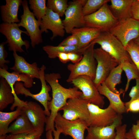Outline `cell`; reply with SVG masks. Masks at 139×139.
<instances>
[{
    "mask_svg": "<svg viewBox=\"0 0 139 139\" xmlns=\"http://www.w3.org/2000/svg\"><path fill=\"white\" fill-rule=\"evenodd\" d=\"M61 77L59 73H53L45 74V78L49 84L52 91L51 100L48 103V107L50 111V115L47 117L45 125L46 131L51 130L54 132L55 129L54 120L58 111L64 106L69 99L80 98L82 93L74 86L68 88L62 86L59 82Z\"/></svg>",
    "mask_w": 139,
    "mask_h": 139,
    "instance_id": "1",
    "label": "cell"
},
{
    "mask_svg": "<svg viewBox=\"0 0 139 139\" xmlns=\"http://www.w3.org/2000/svg\"><path fill=\"white\" fill-rule=\"evenodd\" d=\"M95 44L91 42L83 53V57L80 61L76 64H70L67 66L70 73L67 80V82L72 81L79 76L86 75L93 80L95 79L97 65L94 55Z\"/></svg>",
    "mask_w": 139,
    "mask_h": 139,
    "instance_id": "2",
    "label": "cell"
},
{
    "mask_svg": "<svg viewBox=\"0 0 139 139\" xmlns=\"http://www.w3.org/2000/svg\"><path fill=\"white\" fill-rule=\"evenodd\" d=\"M91 42L100 45V47L114 58L119 64L125 60L132 61L122 43L109 32H101Z\"/></svg>",
    "mask_w": 139,
    "mask_h": 139,
    "instance_id": "3",
    "label": "cell"
},
{
    "mask_svg": "<svg viewBox=\"0 0 139 139\" xmlns=\"http://www.w3.org/2000/svg\"><path fill=\"white\" fill-rule=\"evenodd\" d=\"M84 18L85 27L99 29L102 32H109L118 22L110 10L108 3Z\"/></svg>",
    "mask_w": 139,
    "mask_h": 139,
    "instance_id": "4",
    "label": "cell"
},
{
    "mask_svg": "<svg viewBox=\"0 0 139 139\" xmlns=\"http://www.w3.org/2000/svg\"><path fill=\"white\" fill-rule=\"evenodd\" d=\"M45 66L43 65L39 71V79L41 84V89L38 93L34 94L31 93L30 91L25 88L23 84L20 82H17L14 86V89L17 94H24L26 97L29 96L38 101L43 106L45 113L47 117L50 115V112L48 107V103L50 101L52 98L50 96L49 92L51 89L50 86L46 84L45 78Z\"/></svg>",
    "mask_w": 139,
    "mask_h": 139,
    "instance_id": "5",
    "label": "cell"
},
{
    "mask_svg": "<svg viewBox=\"0 0 139 139\" xmlns=\"http://www.w3.org/2000/svg\"><path fill=\"white\" fill-rule=\"evenodd\" d=\"M18 23H3L0 25V32L4 35L6 38V41L8 44V50L14 52H24L22 48L24 46L27 50L30 47L29 42L27 40H23L21 34L24 33L28 36L29 35L26 31H24L19 28Z\"/></svg>",
    "mask_w": 139,
    "mask_h": 139,
    "instance_id": "6",
    "label": "cell"
},
{
    "mask_svg": "<svg viewBox=\"0 0 139 139\" xmlns=\"http://www.w3.org/2000/svg\"><path fill=\"white\" fill-rule=\"evenodd\" d=\"M22 5L23 13L21 16V19L18 24L20 27L26 29L30 37L31 46L34 48L43 41L42 33L39 29L40 21L36 19L33 12L30 11L27 0L23 1Z\"/></svg>",
    "mask_w": 139,
    "mask_h": 139,
    "instance_id": "7",
    "label": "cell"
},
{
    "mask_svg": "<svg viewBox=\"0 0 139 139\" xmlns=\"http://www.w3.org/2000/svg\"><path fill=\"white\" fill-rule=\"evenodd\" d=\"M81 91L80 98L102 108L105 104L104 97L99 92L93 80L89 76L82 75L75 79L71 83Z\"/></svg>",
    "mask_w": 139,
    "mask_h": 139,
    "instance_id": "8",
    "label": "cell"
},
{
    "mask_svg": "<svg viewBox=\"0 0 139 139\" xmlns=\"http://www.w3.org/2000/svg\"><path fill=\"white\" fill-rule=\"evenodd\" d=\"M87 0H76L70 1L65 13V18L62 20L65 32L71 33L75 28L85 26L83 7Z\"/></svg>",
    "mask_w": 139,
    "mask_h": 139,
    "instance_id": "9",
    "label": "cell"
},
{
    "mask_svg": "<svg viewBox=\"0 0 139 139\" xmlns=\"http://www.w3.org/2000/svg\"><path fill=\"white\" fill-rule=\"evenodd\" d=\"M94 58L97 64L95 77L93 81L97 87L105 80L119 64L115 59L100 47L94 49Z\"/></svg>",
    "mask_w": 139,
    "mask_h": 139,
    "instance_id": "10",
    "label": "cell"
},
{
    "mask_svg": "<svg viewBox=\"0 0 139 139\" xmlns=\"http://www.w3.org/2000/svg\"><path fill=\"white\" fill-rule=\"evenodd\" d=\"M89 103L80 98L69 99L59 111H63L62 115L65 119L70 121L80 119L85 121L89 127L90 115L88 104Z\"/></svg>",
    "mask_w": 139,
    "mask_h": 139,
    "instance_id": "11",
    "label": "cell"
},
{
    "mask_svg": "<svg viewBox=\"0 0 139 139\" xmlns=\"http://www.w3.org/2000/svg\"><path fill=\"white\" fill-rule=\"evenodd\" d=\"M125 47L139 35V21L130 18L118 21L109 31Z\"/></svg>",
    "mask_w": 139,
    "mask_h": 139,
    "instance_id": "12",
    "label": "cell"
},
{
    "mask_svg": "<svg viewBox=\"0 0 139 139\" xmlns=\"http://www.w3.org/2000/svg\"><path fill=\"white\" fill-rule=\"evenodd\" d=\"M54 126L65 136L69 135L73 139H84L85 131L88 127L84 120L79 119L73 121L67 120L58 112L54 120Z\"/></svg>",
    "mask_w": 139,
    "mask_h": 139,
    "instance_id": "13",
    "label": "cell"
},
{
    "mask_svg": "<svg viewBox=\"0 0 139 139\" xmlns=\"http://www.w3.org/2000/svg\"><path fill=\"white\" fill-rule=\"evenodd\" d=\"M88 108L90 115L89 127H100L112 124L118 114L110 105L105 109L89 103Z\"/></svg>",
    "mask_w": 139,
    "mask_h": 139,
    "instance_id": "14",
    "label": "cell"
},
{
    "mask_svg": "<svg viewBox=\"0 0 139 139\" xmlns=\"http://www.w3.org/2000/svg\"><path fill=\"white\" fill-rule=\"evenodd\" d=\"M40 27L42 33H48V29L53 33L51 40L58 36L63 37L65 32L62 20L57 14L47 7L45 15L40 21Z\"/></svg>",
    "mask_w": 139,
    "mask_h": 139,
    "instance_id": "15",
    "label": "cell"
},
{
    "mask_svg": "<svg viewBox=\"0 0 139 139\" xmlns=\"http://www.w3.org/2000/svg\"><path fill=\"white\" fill-rule=\"evenodd\" d=\"M21 107L34 129L43 132L47 120L44 110L39 104L31 101H25Z\"/></svg>",
    "mask_w": 139,
    "mask_h": 139,
    "instance_id": "16",
    "label": "cell"
},
{
    "mask_svg": "<svg viewBox=\"0 0 139 139\" xmlns=\"http://www.w3.org/2000/svg\"><path fill=\"white\" fill-rule=\"evenodd\" d=\"M0 76L4 78L7 81L11 87L14 97V101L11 107L10 110H13L16 107L22 106L25 101L20 99L17 96L14 90V85L17 82H23L25 88H31L32 86L34 83L33 79L25 74L14 72L10 73L7 70L1 68Z\"/></svg>",
    "mask_w": 139,
    "mask_h": 139,
    "instance_id": "17",
    "label": "cell"
},
{
    "mask_svg": "<svg viewBox=\"0 0 139 139\" xmlns=\"http://www.w3.org/2000/svg\"><path fill=\"white\" fill-rule=\"evenodd\" d=\"M123 116L118 114L111 125L103 127H88L85 139H114L116 135V128L122 124Z\"/></svg>",
    "mask_w": 139,
    "mask_h": 139,
    "instance_id": "18",
    "label": "cell"
},
{
    "mask_svg": "<svg viewBox=\"0 0 139 139\" xmlns=\"http://www.w3.org/2000/svg\"><path fill=\"white\" fill-rule=\"evenodd\" d=\"M13 55L14 59V66L10 68L13 72L24 74L33 79H39L40 68L38 67L36 63L30 64L23 57L19 55L16 52H14Z\"/></svg>",
    "mask_w": 139,
    "mask_h": 139,
    "instance_id": "19",
    "label": "cell"
},
{
    "mask_svg": "<svg viewBox=\"0 0 139 139\" xmlns=\"http://www.w3.org/2000/svg\"><path fill=\"white\" fill-rule=\"evenodd\" d=\"M98 90L101 95L105 96L109 101V105L118 114L122 115L126 112L125 103L120 98V95L123 94L124 90L120 89L118 93H115L110 91L103 82L97 87Z\"/></svg>",
    "mask_w": 139,
    "mask_h": 139,
    "instance_id": "20",
    "label": "cell"
},
{
    "mask_svg": "<svg viewBox=\"0 0 139 139\" xmlns=\"http://www.w3.org/2000/svg\"><path fill=\"white\" fill-rule=\"evenodd\" d=\"M6 4L0 6L1 15L3 23H19L18 14L21 0H6Z\"/></svg>",
    "mask_w": 139,
    "mask_h": 139,
    "instance_id": "21",
    "label": "cell"
},
{
    "mask_svg": "<svg viewBox=\"0 0 139 139\" xmlns=\"http://www.w3.org/2000/svg\"><path fill=\"white\" fill-rule=\"evenodd\" d=\"M134 0H111L109 8L119 21L132 18L131 9Z\"/></svg>",
    "mask_w": 139,
    "mask_h": 139,
    "instance_id": "22",
    "label": "cell"
},
{
    "mask_svg": "<svg viewBox=\"0 0 139 139\" xmlns=\"http://www.w3.org/2000/svg\"><path fill=\"white\" fill-rule=\"evenodd\" d=\"M101 32L100 29L85 26L74 29L71 33L78 36L80 40L79 47L83 48L88 46L97 38Z\"/></svg>",
    "mask_w": 139,
    "mask_h": 139,
    "instance_id": "23",
    "label": "cell"
},
{
    "mask_svg": "<svg viewBox=\"0 0 139 139\" xmlns=\"http://www.w3.org/2000/svg\"><path fill=\"white\" fill-rule=\"evenodd\" d=\"M35 130L25 113L22 114L9 127L8 133L13 134H28Z\"/></svg>",
    "mask_w": 139,
    "mask_h": 139,
    "instance_id": "24",
    "label": "cell"
},
{
    "mask_svg": "<svg viewBox=\"0 0 139 139\" xmlns=\"http://www.w3.org/2000/svg\"><path fill=\"white\" fill-rule=\"evenodd\" d=\"M14 97L9 84L4 78L0 77V111H2L9 105L14 103Z\"/></svg>",
    "mask_w": 139,
    "mask_h": 139,
    "instance_id": "25",
    "label": "cell"
},
{
    "mask_svg": "<svg viewBox=\"0 0 139 139\" xmlns=\"http://www.w3.org/2000/svg\"><path fill=\"white\" fill-rule=\"evenodd\" d=\"M22 108L17 107L16 110L9 112L0 111V136L6 135L8 133L10 123L22 114Z\"/></svg>",
    "mask_w": 139,
    "mask_h": 139,
    "instance_id": "26",
    "label": "cell"
},
{
    "mask_svg": "<svg viewBox=\"0 0 139 139\" xmlns=\"http://www.w3.org/2000/svg\"><path fill=\"white\" fill-rule=\"evenodd\" d=\"M88 46L86 47L80 48L78 46H54L47 45L43 47V50L47 54L48 57L51 59H54L57 57L58 53L65 52H79L83 54Z\"/></svg>",
    "mask_w": 139,
    "mask_h": 139,
    "instance_id": "27",
    "label": "cell"
},
{
    "mask_svg": "<svg viewBox=\"0 0 139 139\" xmlns=\"http://www.w3.org/2000/svg\"><path fill=\"white\" fill-rule=\"evenodd\" d=\"M123 71L121 63L112 71L104 82L108 89L116 93H118L120 92L119 90L116 89V86L121 82V79Z\"/></svg>",
    "mask_w": 139,
    "mask_h": 139,
    "instance_id": "28",
    "label": "cell"
},
{
    "mask_svg": "<svg viewBox=\"0 0 139 139\" xmlns=\"http://www.w3.org/2000/svg\"><path fill=\"white\" fill-rule=\"evenodd\" d=\"M121 63L123 70L125 72L127 79L124 92L123 94L124 97L125 93L128 90L131 81L139 78V72L137 67L132 61L125 60Z\"/></svg>",
    "mask_w": 139,
    "mask_h": 139,
    "instance_id": "29",
    "label": "cell"
},
{
    "mask_svg": "<svg viewBox=\"0 0 139 139\" xmlns=\"http://www.w3.org/2000/svg\"><path fill=\"white\" fill-rule=\"evenodd\" d=\"M30 8L37 20L40 21L46 12V0H29Z\"/></svg>",
    "mask_w": 139,
    "mask_h": 139,
    "instance_id": "30",
    "label": "cell"
},
{
    "mask_svg": "<svg viewBox=\"0 0 139 139\" xmlns=\"http://www.w3.org/2000/svg\"><path fill=\"white\" fill-rule=\"evenodd\" d=\"M68 5L67 0H48L47 4L48 8L58 14L60 17L65 15Z\"/></svg>",
    "mask_w": 139,
    "mask_h": 139,
    "instance_id": "31",
    "label": "cell"
},
{
    "mask_svg": "<svg viewBox=\"0 0 139 139\" xmlns=\"http://www.w3.org/2000/svg\"><path fill=\"white\" fill-rule=\"evenodd\" d=\"M110 1L109 0H87L83 7V15L84 16L94 13L104 4Z\"/></svg>",
    "mask_w": 139,
    "mask_h": 139,
    "instance_id": "32",
    "label": "cell"
},
{
    "mask_svg": "<svg viewBox=\"0 0 139 139\" xmlns=\"http://www.w3.org/2000/svg\"><path fill=\"white\" fill-rule=\"evenodd\" d=\"M132 61L139 72V47L134 40L130 41L125 47Z\"/></svg>",
    "mask_w": 139,
    "mask_h": 139,
    "instance_id": "33",
    "label": "cell"
},
{
    "mask_svg": "<svg viewBox=\"0 0 139 139\" xmlns=\"http://www.w3.org/2000/svg\"><path fill=\"white\" fill-rule=\"evenodd\" d=\"M7 44L5 42H2L0 44V68L7 70L8 67L6 64L10 63V61L6 60L8 53L5 50L4 45Z\"/></svg>",
    "mask_w": 139,
    "mask_h": 139,
    "instance_id": "34",
    "label": "cell"
},
{
    "mask_svg": "<svg viewBox=\"0 0 139 139\" xmlns=\"http://www.w3.org/2000/svg\"><path fill=\"white\" fill-rule=\"evenodd\" d=\"M80 44L79 39L77 35L72 34L64 39L59 44L58 46H77Z\"/></svg>",
    "mask_w": 139,
    "mask_h": 139,
    "instance_id": "35",
    "label": "cell"
},
{
    "mask_svg": "<svg viewBox=\"0 0 139 139\" xmlns=\"http://www.w3.org/2000/svg\"><path fill=\"white\" fill-rule=\"evenodd\" d=\"M126 112H139V99L130 100L125 102Z\"/></svg>",
    "mask_w": 139,
    "mask_h": 139,
    "instance_id": "36",
    "label": "cell"
},
{
    "mask_svg": "<svg viewBox=\"0 0 139 139\" xmlns=\"http://www.w3.org/2000/svg\"><path fill=\"white\" fill-rule=\"evenodd\" d=\"M127 127L126 124L117 126L116 128V135L114 139H128L126 135Z\"/></svg>",
    "mask_w": 139,
    "mask_h": 139,
    "instance_id": "37",
    "label": "cell"
},
{
    "mask_svg": "<svg viewBox=\"0 0 139 139\" xmlns=\"http://www.w3.org/2000/svg\"><path fill=\"white\" fill-rule=\"evenodd\" d=\"M136 81V85L132 87L129 94L130 100L139 99V78Z\"/></svg>",
    "mask_w": 139,
    "mask_h": 139,
    "instance_id": "38",
    "label": "cell"
},
{
    "mask_svg": "<svg viewBox=\"0 0 139 139\" xmlns=\"http://www.w3.org/2000/svg\"><path fill=\"white\" fill-rule=\"evenodd\" d=\"M132 17L139 21V0H134L131 9Z\"/></svg>",
    "mask_w": 139,
    "mask_h": 139,
    "instance_id": "39",
    "label": "cell"
},
{
    "mask_svg": "<svg viewBox=\"0 0 139 139\" xmlns=\"http://www.w3.org/2000/svg\"><path fill=\"white\" fill-rule=\"evenodd\" d=\"M69 61H71L73 64H76L79 63L82 59L83 54L79 52H71L67 53Z\"/></svg>",
    "mask_w": 139,
    "mask_h": 139,
    "instance_id": "40",
    "label": "cell"
},
{
    "mask_svg": "<svg viewBox=\"0 0 139 139\" xmlns=\"http://www.w3.org/2000/svg\"><path fill=\"white\" fill-rule=\"evenodd\" d=\"M56 129L53 132L51 130L47 131L46 134L47 139H59L61 132L59 129Z\"/></svg>",
    "mask_w": 139,
    "mask_h": 139,
    "instance_id": "41",
    "label": "cell"
},
{
    "mask_svg": "<svg viewBox=\"0 0 139 139\" xmlns=\"http://www.w3.org/2000/svg\"><path fill=\"white\" fill-rule=\"evenodd\" d=\"M43 133L39 130H35L27 134L23 139H39L40 138Z\"/></svg>",
    "mask_w": 139,
    "mask_h": 139,
    "instance_id": "42",
    "label": "cell"
},
{
    "mask_svg": "<svg viewBox=\"0 0 139 139\" xmlns=\"http://www.w3.org/2000/svg\"><path fill=\"white\" fill-rule=\"evenodd\" d=\"M131 129L134 138L136 139H139V120H137L136 124L132 125Z\"/></svg>",
    "mask_w": 139,
    "mask_h": 139,
    "instance_id": "43",
    "label": "cell"
},
{
    "mask_svg": "<svg viewBox=\"0 0 139 139\" xmlns=\"http://www.w3.org/2000/svg\"><path fill=\"white\" fill-rule=\"evenodd\" d=\"M58 57L60 61L63 63L65 64L70 61L68 58L67 53H60L58 54Z\"/></svg>",
    "mask_w": 139,
    "mask_h": 139,
    "instance_id": "44",
    "label": "cell"
},
{
    "mask_svg": "<svg viewBox=\"0 0 139 139\" xmlns=\"http://www.w3.org/2000/svg\"><path fill=\"white\" fill-rule=\"evenodd\" d=\"M28 134H10L7 135L6 139H23L24 137Z\"/></svg>",
    "mask_w": 139,
    "mask_h": 139,
    "instance_id": "45",
    "label": "cell"
},
{
    "mask_svg": "<svg viewBox=\"0 0 139 139\" xmlns=\"http://www.w3.org/2000/svg\"><path fill=\"white\" fill-rule=\"evenodd\" d=\"M126 135L128 139H136L133 136L131 129L127 132Z\"/></svg>",
    "mask_w": 139,
    "mask_h": 139,
    "instance_id": "46",
    "label": "cell"
},
{
    "mask_svg": "<svg viewBox=\"0 0 139 139\" xmlns=\"http://www.w3.org/2000/svg\"><path fill=\"white\" fill-rule=\"evenodd\" d=\"M134 40L139 47V35Z\"/></svg>",
    "mask_w": 139,
    "mask_h": 139,
    "instance_id": "47",
    "label": "cell"
},
{
    "mask_svg": "<svg viewBox=\"0 0 139 139\" xmlns=\"http://www.w3.org/2000/svg\"><path fill=\"white\" fill-rule=\"evenodd\" d=\"M7 135H3L0 136V139H6Z\"/></svg>",
    "mask_w": 139,
    "mask_h": 139,
    "instance_id": "48",
    "label": "cell"
},
{
    "mask_svg": "<svg viewBox=\"0 0 139 139\" xmlns=\"http://www.w3.org/2000/svg\"><path fill=\"white\" fill-rule=\"evenodd\" d=\"M39 139H41V138H39Z\"/></svg>",
    "mask_w": 139,
    "mask_h": 139,
    "instance_id": "49",
    "label": "cell"
}]
</instances>
